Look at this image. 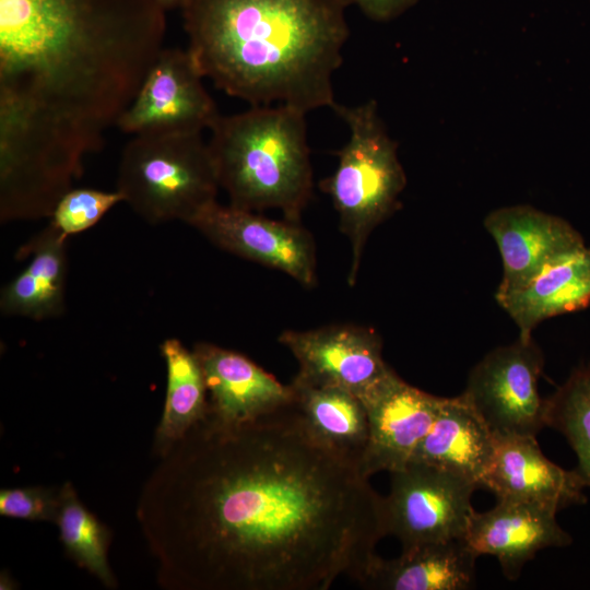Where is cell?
<instances>
[{
  "mask_svg": "<svg viewBox=\"0 0 590 590\" xmlns=\"http://www.w3.org/2000/svg\"><path fill=\"white\" fill-rule=\"evenodd\" d=\"M158 458L137 519L163 589L327 590L387 535L384 497L293 400L237 424L206 411Z\"/></svg>",
  "mask_w": 590,
  "mask_h": 590,
  "instance_id": "1",
  "label": "cell"
},
{
  "mask_svg": "<svg viewBox=\"0 0 590 590\" xmlns=\"http://www.w3.org/2000/svg\"><path fill=\"white\" fill-rule=\"evenodd\" d=\"M153 0H0V162L80 177L163 49Z\"/></svg>",
  "mask_w": 590,
  "mask_h": 590,
  "instance_id": "2",
  "label": "cell"
},
{
  "mask_svg": "<svg viewBox=\"0 0 590 590\" xmlns=\"http://www.w3.org/2000/svg\"><path fill=\"white\" fill-rule=\"evenodd\" d=\"M339 0H188V51L203 78L250 106L309 113L335 103L350 36Z\"/></svg>",
  "mask_w": 590,
  "mask_h": 590,
  "instance_id": "3",
  "label": "cell"
},
{
  "mask_svg": "<svg viewBox=\"0 0 590 590\" xmlns=\"http://www.w3.org/2000/svg\"><path fill=\"white\" fill-rule=\"evenodd\" d=\"M305 117L291 106L268 105L216 118L208 144L231 205L280 210L299 222L312 194Z\"/></svg>",
  "mask_w": 590,
  "mask_h": 590,
  "instance_id": "4",
  "label": "cell"
},
{
  "mask_svg": "<svg viewBox=\"0 0 590 590\" xmlns=\"http://www.w3.org/2000/svg\"><path fill=\"white\" fill-rule=\"evenodd\" d=\"M331 109L345 122L350 137L338 152L334 173L321 186L331 197L340 229L351 243L347 282L352 286L369 234L400 206L406 176L398 144L389 135L375 99L355 106L335 102Z\"/></svg>",
  "mask_w": 590,
  "mask_h": 590,
  "instance_id": "5",
  "label": "cell"
},
{
  "mask_svg": "<svg viewBox=\"0 0 590 590\" xmlns=\"http://www.w3.org/2000/svg\"><path fill=\"white\" fill-rule=\"evenodd\" d=\"M219 188L201 133L134 135L122 151L116 190L150 224H189L216 201Z\"/></svg>",
  "mask_w": 590,
  "mask_h": 590,
  "instance_id": "6",
  "label": "cell"
},
{
  "mask_svg": "<svg viewBox=\"0 0 590 590\" xmlns=\"http://www.w3.org/2000/svg\"><path fill=\"white\" fill-rule=\"evenodd\" d=\"M390 475V492L384 497L385 527L387 535L401 542L402 551L465 536L476 483L416 462Z\"/></svg>",
  "mask_w": 590,
  "mask_h": 590,
  "instance_id": "7",
  "label": "cell"
},
{
  "mask_svg": "<svg viewBox=\"0 0 590 590\" xmlns=\"http://www.w3.org/2000/svg\"><path fill=\"white\" fill-rule=\"evenodd\" d=\"M540 347L518 340L489 352L470 373L463 393L496 435L536 436L546 426L538 381Z\"/></svg>",
  "mask_w": 590,
  "mask_h": 590,
  "instance_id": "8",
  "label": "cell"
},
{
  "mask_svg": "<svg viewBox=\"0 0 590 590\" xmlns=\"http://www.w3.org/2000/svg\"><path fill=\"white\" fill-rule=\"evenodd\" d=\"M188 49L163 48L117 122L125 133H202L220 116Z\"/></svg>",
  "mask_w": 590,
  "mask_h": 590,
  "instance_id": "9",
  "label": "cell"
},
{
  "mask_svg": "<svg viewBox=\"0 0 590 590\" xmlns=\"http://www.w3.org/2000/svg\"><path fill=\"white\" fill-rule=\"evenodd\" d=\"M215 246L286 273L302 285L316 284V249L299 222L275 221L216 201L188 224Z\"/></svg>",
  "mask_w": 590,
  "mask_h": 590,
  "instance_id": "10",
  "label": "cell"
},
{
  "mask_svg": "<svg viewBox=\"0 0 590 590\" xmlns=\"http://www.w3.org/2000/svg\"><path fill=\"white\" fill-rule=\"evenodd\" d=\"M278 340L298 362L295 379L310 385L340 387L359 397L391 369L382 358L381 339L369 328L285 330Z\"/></svg>",
  "mask_w": 590,
  "mask_h": 590,
  "instance_id": "11",
  "label": "cell"
},
{
  "mask_svg": "<svg viewBox=\"0 0 590 590\" xmlns=\"http://www.w3.org/2000/svg\"><path fill=\"white\" fill-rule=\"evenodd\" d=\"M358 398L369 425L362 472L369 477L405 468L428 433L442 398L409 385L392 369Z\"/></svg>",
  "mask_w": 590,
  "mask_h": 590,
  "instance_id": "12",
  "label": "cell"
},
{
  "mask_svg": "<svg viewBox=\"0 0 590 590\" xmlns=\"http://www.w3.org/2000/svg\"><path fill=\"white\" fill-rule=\"evenodd\" d=\"M484 226L494 238L503 262V278L495 297L517 290L554 258L586 246L567 221L527 204L489 212Z\"/></svg>",
  "mask_w": 590,
  "mask_h": 590,
  "instance_id": "13",
  "label": "cell"
},
{
  "mask_svg": "<svg viewBox=\"0 0 590 590\" xmlns=\"http://www.w3.org/2000/svg\"><path fill=\"white\" fill-rule=\"evenodd\" d=\"M585 484L579 473L550 461L534 436L496 435L495 451L481 488L498 499L527 502L554 511L583 504Z\"/></svg>",
  "mask_w": 590,
  "mask_h": 590,
  "instance_id": "14",
  "label": "cell"
},
{
  "mask_svg": "<svg viewBox=\"0 0 590 590\" xmlns=\"http://www.w3.org/2000/svg\"><path fill=\"white\" fill-rule=\"evenodd\" d=\"M556 514L532 503L498 499L488 511H473L464 539L477 557H497L504 576L515 580L536 552L571 543Z\"/></svg>",
  "mask_w": 590,
  "mask_h": 590,
  "instance_id": "15",
  "label": "cell"
},
{
  "mask_svg": "<svg viewBox=\"0 0 590 590\" xmlns=\"http://www.w3.org/2000/svg\"><path fill=\"white\" fill-rule=\"evenodd\" d=\"M193 353L210 394L208 411L237 424L255 420L292 402L284 386L245 355L210 343H198Z\"/></svg>",
  "mask_w": 590,
  "mask_h": 590,
  "instance_id": "16",
  "label": "cell"
},
{
  "mask_svg": "<svg viewBox=\"0 0 590 590\" xmlns=\"http://www.w3.org/2000/svg\"><path fill=\"white\" fill-rule=\"evenodd\" d=\"M496 300L517 324L519 339L532 340L542 321L590 306V249L583 246L554 258Z\"/></svg>",
  "mask_w": 590,
  "mask_h": 590,
  "instance_id": "17",
  "label": "cell"
},
{
  "mask_svg": "<svg viewBox=\"0 0 590 590\" xmlns=\"http://www.w3.org/2000/svg\"><path fill=\"white\" fill-rule=\"evenodd\" d=\"M476 558L464 538L433 542L392 559L376 554L355 581L373 590H465L474 586Z\"/></svg>",
  "mask_w": 590,
  "mask_h": 590,
  "instance_id": "18",
  "label": "cell"
},
{
  "mask_svg": "<svg viewBox=\"0 0 590 590\" xmlns=\"http://www.w3.org/2000/svg\"><path fill=\"white\" fill-rule=\"evenodd\" d=\"M495 445L496 434L462 392L453 398H442L428 433L410 462L462 475L480 488Z\"/></svg>",
  "mask_w": 590,
  "mask_h": 590,
  "instance_id": "19",
  "label": "cell"
},
{
  "mask_svg": "<svg viewBox=\"0 0 590 590\" xmlns=\"http://www.w3.org/2000/svg\"><path fill=\"white\" fill-rule=\"evenodd\" d=\"M67 236L49 224L20 250L32 256L26 268L0 294L4 316L44 320L66 309Z\"/></svg>",
  "mask_w": 590,
  "mask_h": 590,
  "instance_id": "20",
  "label": "cell"
},
{
  "mask_svg": "<svg viewBox=\"0 0 590 590\" xmlns=\"http://www.w3.org/2000/svg\"><path fill=\"white\" fill-rule=\"evenodd\" d=\"M290 386L295 408L312 438L362 471L369 438L368 417L362 400L334 386H316L295 378Z\"/></svg>",
  "mask_w": 590,
  "mask_h": 590,
  "instance_id": "21",
  "label": "cell"
},
{
  "mask_svg": "<svg viewBox=\"0 0 590 590\" xmlns=\"http://www.w3.org/2000/svg\"><path fill=\"white\" fill-rule=\"evenodd\" d=\"M161 354L167 371L166 397L161 422L155 432L154 452L163 456L206 411V387L193 351L177 339H166Z\"/></svg>",
  "mask_w": 590,
  "mask_h": 590,
  "instance_id": "22",
  "label": "cell"
},
{
  "mask_svg": "<svg viewBox=\"0 0 590 590\" xmlns=\"http://www.w3.org/2000/svg\"><path fill=\"white\" fill-rule=\"evenodd\" d=\"M61 488L62 503L56 523L67 554L105 587L115 588L116 579L107 560L108 529L81 504L70 483Z\"/></svg>",
  "mask_w": 590,
  "mask_h": 590,
  "instance_id": "23",
  "label": "cell"
},
{
  "mask_svg": "<svg viewBox=\"0 0 590 590\" xmlns=\"http://www.w3.org/2000/svg\"><path fill=\"white\" fill-rule=\"evenodd\" d=\"M545 423L566 437L578 467L590 462V366L576 369L545 399Z\"/></svg>",
  "mask_w": 590,
  "mask_h": 590,
  "instance_id": "24",
  "label": "cell"
},
{
  "mask_svg": "<svg viewBox=\"0 0 590 590\" xmlns=\"http://www.w3.org/2000/svg\"><path fill=\"white\" fill-rule=\"evenodd\" d=\"M123 202L119 191L71 188L57 202L50 224L64 236L93 227L117 203Z\"/></svg>",
  "mask_w": 590,
  "mask_h": 590,
  "instance_id": "25",
  "label": "cell"
},
{
  "mask_svg": "<svg viewBox=\"0 0 590 590\" xmlns=\"http://www.w3.org/2000/svg\"><path fill=\"white\" fill-rule=\"evenodd\" d=\"M61 487L31 486L0 491V515L32 521H57Z\"/></svg>",
  "mask_w": 590,
  "mask_h": 590,
  "instance_id": "26",
  "label": "cell"
},
{
  "mask_svg": "<svg viewBox=\"0 0 590 590\" xmlns=\"http://www.w3.org/2000/svg\"><path fill=\"white\" fill-rule=\"evenodd\" d=\"M345 8L356 7L375 22H389L412 9L420 0H339Z\"/></svg>",
  "mask_w": 590,
  "mask_h": 590,
  "instance_id": "27",
  "label": "cell"
},
{
  "mask_svg": "<svg viewBox=\"0 0 590 590\" xmlns=\"http://www.w3.org/2000/svg\"><path fill=\"white\" fill-rule=\"evenodd\" d=\"M155 3H157L162 9L169 10L175 8H180L186 4L188 0H153Z\"/></svg>",
  "mask_w": 590,
  "mask_h": 590,
  "instance_id": "28",
  "label": "cell"
},
{
  "mask_svg": "<svg viewBox=\"0 0 590 590\" xmlns=\"http://www.w3.org/2000/svg\"><path fill=\"white\" fill-rule=\"evenodd\" d=\"M576 471L582 477L585 484L590 486V462L585 465L577 467Z\"/></svg>",
  "mask_w": 590,
  "mask_h": 590,
  "instance_id": "29",
  "label": "cell"
},
{
  "mask_svg": "<svg viewBox=\"0 0 590 590\" xmlns=\"http://www.w3.org/2000/svg\"><path fill=\"white\" fill-rule=\"evenodd\" d=\"M1 589H12L13 588V580H10V577L4 573L1 575V582H0Z\"/></svg>",
  "mask_w": 590,
  "mask_h": 590,
  "instance_id": "30",
  "label": "cell"
}]
</instances>
